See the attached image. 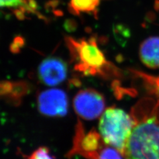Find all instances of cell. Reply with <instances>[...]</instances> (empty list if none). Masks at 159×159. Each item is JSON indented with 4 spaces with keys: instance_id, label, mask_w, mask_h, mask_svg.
Wrapping results in <instances>:
<instances>
[{
    "instance_id": "2",
    "label": "cell",
    "mask_w": 159,
    "mask_h": 159,
    "mask_svg": "<svg viewBox=\"0 0 159 159\" xmlns=\"http://www.w3.org/2000/svg\"><path fill=\"white\" fill-rule=\"evenodd\" d=\"M123 156L125 159H159V121L155 117L135 124Z\"/></svg>"
},
{
    "instance_id": "6",
    "label": "cell",
    "mask_w": 159,
    "mask_h": 159,
    "mask_svg": "<svg viewBox=\"0 0 159 159\" xmlns=\"http://www.w3.org/2000/svg\"><path fill=\"white\" fill-rule=\"evenodd\" d=\"M37 107L43 116L62 117L68 111V98L62 89H50L41 92L37 98Z\"/></svg>"
},
{
    "instance_id": "10",
    "label": "cell",
    "mask_w": 159,
    "mask_h": 159,
    "mask_svg": "<svg viewBox=\"0 0 159 159\" xmlns=\"http://www.w3.org/2000/svg\"><path fill=\"white\" fill-rule=\"evenodd\" d=\"M0 8L11 10L20 19L29 14L39 16L35 0H0Z\"/></svg>"
},
{
    "instance_id": "5",
    "label": "cell",
    "mask_w": 159,
    "mask_h": 159,
    "mask_svg": "<svg viewBox=\"0 0 159 159\" xmlns=\"http://www.w3.org/2000/svg\"><path fill=\"white\" fill-rule=\"evenodd\" d=\"M74 111L82 119L94 120L106 110L105 98L101 93L91 88L80 90L73 100Z\"/></svg>"
},
{
    "instance_id": "7",
    "label": "cell",
    "mask_w": 159,
    "mask_h": 159,
    "mask_svg": "<svg viewBox=\"0 0 159 159\" xmlns=\"http://www.w3.org/2000/svg\"><path fill=\"white\" fill-rule=\"evenodd\" d=\"M67 76V64L58 57H48L43 60L38 67V78L46 86H55L61 84Z\"/></svg>"
},
{
    "instance_id": "11",
    "label": "cell",
    "mask_w": 159,
    "mask_h": 159,
    "mask_svg": "<svg viewBox=\"0 0 159 159\" xmlns=\"http://www.w3.org/2000/svg\"><path fill=\"white\" fill-rule=\"evenodd\" d=\"M102 0H70L69 11L75 16L82 14L96 15Z\"/></svg>"
},
{
    "instance_id": "3",
    "label": "cell",
    "mask_w": 159,
    "mask_h": 159,
    "mask_svg": "<svg viewBox=\"0 0 159 159\" xmlns=\"http://www.w3.org/2000/svg\"><path fill=\"white\" fill-rule=\"evenodd\" d=\"M132 116L121 109L109 107L99 117L98 132L103 141L122 154L135 125Z\"/></svg>"
},
{
    "instance_id": "9",
    "label": "cell",
    "mask_w": 159,
    "mask_h": 159,
    "mask_svg": "<svg viewBox=\"0 0 159 159\" xmlns=\"http://www.w3.org/2000/svg\"><path fill=\"white\" fill-rule=\"evenodd\" d=\"M27 91V84L25 82H0V99L13 105H19Z\"/></svg>"
},
{
    "instance_id": "12",
    "label": "cell",
    "mask_w": 159,
    "mask_h": 159,
    "mask_svg": "<svg viewBox=\"0 0 159 159\" xmlns=\"http://www.w3.org/2000/svg\"><path fill=\"white\" fill-rule=\"evenodd\" d=\"M26 159H55L49 148L46 147H40L34 151Z\"/></svg>"
},
{
    "instance_id": "4",
    "label": "cell",
    "mask_w": 159,
    "mask_h": 159,
    "mask_svg": "<svg viewBox=\"0 0 159 159\" xmlns=\"http://www.w3.org/2000/svg\"><path fill=\"white\" fill-rule=\"evenodd\" d=\"M80 155L85 159H124L117 149L107 145L95 129L86 131L80 121H78L71 149L67 157Z\"/></svg>"
},
{
    "instance_id": "1",
    "label": "cell",
    "mask_w": 159,
    "mask_h": 159,
    "mask_svg": "<svg viewBox=\"0 0 159 159\" xmlns=\"http://www.w3.org/2000/svg\"><path fill=\"white\" fill-rule=\"evenodd\" d=\"M65 41L74 70L80 75L107 77L113 74L116 69H113V65L106 59L96 37H66Z\"/></svg>"
},
{
    "instance_id": "8",
    "label": "cell",
    "mask_w": 159,
    "mask_h": 159,
    "mask_svg": "<svg viewBox=\"0 0 159 159\" xmlns=\"http://www.w3.org/2000/svg\"><path fill=\"white\" fill-rule=\"evenodd\" d=\"M139 57L145 65L150 68H159V37L146 39L139 48Z\"/></svg>"
}]
</instances>
